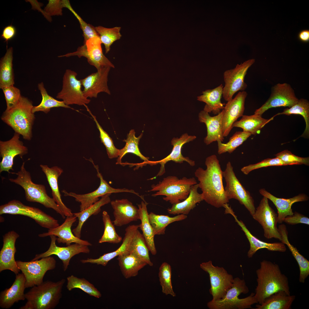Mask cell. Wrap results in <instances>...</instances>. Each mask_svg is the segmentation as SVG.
<instances>
[{"label": "cell", "instance_id": "cell-28", "mask_svg": "<svg viewBox=\"0 0 309 309\" xmlns=\"http://www.w3.org/2000/svg\"><path fill=\"white\" fill-rule=\"evenodd\" d=\"M223 113V109L219 114L213 116L203 110L199 113V121L204 123L207 127V135L204 140L207 145L215 141H223L224 137L222 133V121Z\"/></svg>", "mask_w": 309, "mask_h": 309}, {"label": "cell", "instance_id": "cell-47", "mask_svg": "<svg viewBox=\"0 0 309 309\" xmlns=\"http://www.w3.org/2000/svg\"><path fill=\"white\" fill-rule=\"evenodd\" d=\"M95 29L101 43L104 46L106 54L110 51L113 43L120 39L122 37L120 33L121 27H120L108 28L99 26L95 27Z\"/></svg>", "mask_w": 309, "mask_h": 309}, {"label": "cell", "instance_id": "cell-52", "mask_svg": "<svg viewBox=\"0 0 309 309\" xmlns=\"http://www.w3.org/2000/svg\"><path fill=\"white\" fill-rule=\"evenodd\" d=\"M63 7L68 9L77 19L80 24V27L83 31L84 37V43L89 39L94 37H99L98 34L96 32L95 27L92 25L87 23L76 13L71 6L69 0H62Z\"/></svg>", "mask_w": 309, "mask_h": 309}, {"label": "cell", "instance_id": "cell-38", "mask_svg": "<svg viewBox=\"0 0 309 309\" xmlns=\"http://www.w3.org/2000/svg\"><path fill=\"white\" fill-rule=\"evenodd\" d=\"M111 194L108 193L102 196L100 200L89 207L80 212L73 213L78 220L77 226L72 230L76 236L80 238L82 228L85 222L91 215L98 214L100 211L102 207L110 202V196Z\"/></svg>", "mask_w": 309, "mask_h": 309}, {"label": "cell", "instance_id": "cell-10", "mask_svg": "<svg viewBox=\"0 0 309 309\" xmlns=\"http://www.w3.org/2000/svg\"><path fill=\"white\" fill-rule=\"evenodd\" d=\"M200 266L209 275L211 284L209 292L213 297L211 300L216 301L223 298L233 285V276L223 267L214 266L211 260L202 263Z\"/></svg>", "mask_w": 309, "mask_h": 309}, {"label": "cell", "instance_id": "cell-7", "mask_svg": "<svg viewBox=\"0 0 309 309\" xmlns=\"http://www.w3.org/2000/svg\"><path fill=\"white\" fill-rule=\"evenodd\" d=\"M249 292L248 287L243 279L237 277L234 278L233 285L227 292L224 297L218 301L211 300L207 303L210 309H245L251 308V306L258 303L252 293L249 296L239 298V296L242 293L246 294Z\"/></svg>", "mask_w": 309, "mask_h": 309}, {"label": "cell", "instance_id": "cell-26", "mask_svg": "<svg viewBox=\"0 0 309 309\" xmlns=\"http://www.w3.org/2000/svg\"><path fill=\"white\" fill-rule=\"evenodd\" d=\"M260 193L263 196L271 201L276 207L278 211V223L282 224L286 217L293 215L292 208L293 204L295 203L308 201V197L306 195L301 193L288 199L277 197L267 191L264 189L259 191Z\"/></svg>", "mask_w": 309, "mask_h": 309}, {"label": "cell", "instance_id": "cell-12", "mask_svg": "<svg viewBox=\"0 0 309 309\" xmlns=\"http://www.w3.org/2000/svg\"><path fill=\"white\" fill-rule=\"evenodd\" d=\"M223 176L226 182L224 190L228 199L237 200L252 216L256 209L253 199L237 178L230 161L227 163L225 170L223 171Z\"/></svg>", "mask_w": 309, "mask_h": 309}, {"label": "cell", "instance_id": "cell-1", "mask_svg": "<svg viewBox=\"0 0 309 309\" xmlns=\"http://www.w3.org/2000/svg\"><path fill=\"white\" fill-rule=\"evenodd\" d=\"M205 164L206 169L199 167L195 172L203 200L215 207H223L229 200L223 186V171L219 161L213 154L206 158Z\"/></svg>", "mask_w": 309, "mask_h": 309}, {"label": "cell", "instance_id": "cell-9", "mask_svg": "<svg viewBox=\"0 0 309 309\" xmlns=\"http://www.w3.org/2000/svg\"><path fill=\"white\" fill-rule=\"evenodd\" d=\"M16 262L18 268L25 277L26 288H31L42 283L46 273L54 269L56 263L55 259L51 256L30 262L20 260Z\"/></svg>", "mask_w": 309, "mask_h": 309}, {"label": "cell", "instance_id": "cell-39", "mask_svg": "<svg viewBox=\"0 0 309 309\" xmlns=\"http://www.w3.org/2000/svg\"><path fill=\"white\" fill-rule=\"evenodd\" d=\"M242 117L240 120L233 123L232 127L241 128L243 131L251 135L259 133L261 129L273 118L267 119L255 114L250 116L243 115Z\"/></svg>", "mask_w": 309, "mask_h": 309}, {"label": "cell", "instance_id": "cell-51", "mask_svg": "<svg viewBox=\"0 0 309 309\" xmlns=\"http://www.w3.org/2000/svg\"><path fill=\"white\" fill-rule=\"evenodd\" d=\"M86 108L92 117L96 124L97 128L99 131L100 137L101 142L103 143L106 148L107 154L109 158L112 159L118 158L119 155V149H117L115 147L112 139L99 124L96 116L92 114L88 107Z\"/></svg>", "mask_w": 309, "mask_h": 309}, {"label": "cell", "instance_id": "cell-57", "mask_svg": "<svg viewBox=\"0 0 309 309\" xmlns=\"http://www.w3.org/2000/svg\"><path fill=\"white\" fill-rule=\"evenodd\" d=\"M283 222L290 225H294L300 223L309 225V218L306 216L295 211L293 215L285 217Z\"/></svg>", "mask_w": 309, "mask_h": 309}, {"label": "cell", "instance_id": "cell-41", "mask_svg": "<svg viewBox=\"0 0 309 309\" xmlns=\"http://www.w3.org/2000/svg\"><path fill=\"white\" fill-rule=\"evenodd\" d=\"M135 133L134 130H131L127 135L126 139L124 140L126 144L122 148L119 149V155L117 160L116 164H121L122 158L127 153H129L136 155L143 160L144 165L148 164L150 162L149 158L144 157L141 154L138 146L140 139L142 135V133H141L138 137H136Z\"/></svg>", "mask_w": 309, "mask_h": 309}, {"label": "cell", "instance_id": "cell-16", "mask_svg": "<svg viewBox=\"0 0 309 309\" xmlns=\"http://www.w3.org/2000/svg\"><path fill=\"white\" fill-rule=\"evenodd\" d=\"M298 100L294 90L289 84L278 83L272 87L269 98L255 110L254 114L262 116L270 108L280 107L289 108L296 104Z\"/></svg>", "mask_w": 309, "mask_h": 309}, {"label": "cell", "instance_id": "cell-34", "mask_svg": "<svg viewBox=\"0 0 309 309\" xmlns=\"http://www.w3.org/2000/svg\"><path fill=\"white\" fill-rule=\"evenodd\" d=\"M117 260L121 272L128 279L136 276L147 264L134 254L128 251L118 256Z\"/></svg>", "mask_w": 309, "mask_h": 309}, {"label": "cell", "instance_id": "cell-54", "mask_svg": "<svg viewBox=\"0 0 309 309\" xmlns=\"http://www.w3.org/2000/svg\"><path fill=\"white\" fill-rule=\"evenodd\" d=\"M1 89L6 102V110H9L16 106L22 96L20 90L14 85L5 87Z\"/></svg>", "mask_w": 309, "mask_h": 309}, {"label": "cell", "instance_id": "cell-32", "mask_svg": "<svg viewBox=\"0 0 309 309\" xmlns=\"http://www.w3.org/2000/svg\"><path fill=\"white\" fill-rule=\"evenodd\" d=\"M278 229L281 237L280 241L287 246L298 264L300 270L299 281L300 283H304L309 275V261L289 241L288 231L285 225L280 224L278 226Z\"/></svg>", "mask_w": 309, "mask_h": 309}, {"label": "cell", "instance_id": "cell-58", "mask_svg": "<svg viewBox=\"0 0 309 309\" xmlns=\"http://www.w3.org/2000/svg\"><path fill=\"white\" fill-rule=\"evenodd\" d=\"M16 29L15 27L12 25H8L3 29L1 35V38L7 43L8 42L12 39L16 34Z\"/></svg>", "mask_w": 309, "mask_h": 309}, {"label": "cell", "instance_id": "cell-21", "mask_svg": "<svg viewBox=\"0 0 309 309\" xmlns=\"http://www.w3.org/2000/svg\"><path fill=\"white\" fill-rule=\"evenodd\" d=\"M110 67H105L97 70L80 80L84 87L83 92L86 98H96L98 93L104 92L110 94L107 85Z\"/></svg>", "mask_w": 309, "mask_h": 309}, {"label": "cell", "instance_id": "cell-31", "mask_svg": "<svg viewBox=\"0 0 309 309\" xmlns=\"http://www.w3.org/2000/svg\"><path fill=\"white\" fill-rule=\"evenodd\" d=\"M40 167L45 175L52 190L53 199L61 208L65 216L67 217L74 215L71 210L63 202L59 190L58 179L63 173V170L57 166L49 167L47 165L41 164Z\"/></svg>", "mask_w": 309, "mask_h": 309}, {"label": "cell", "instance_id": "cell-48", "mask_svg": "<svg viewBox=\"0 0 309 309\" xmlns=\"http://www.w3.org/2000/svg\"><path fill=\"white\" fill-rule=\"evenodd\" d=\"M251 134L243 131H237L229 139L226 143L218 141V153L221 154L226 152L232 153L236 149L245 141Z\"/></svg>", "mask_w": 309, "mask_h": 309}, {"label": "cell", "instance_id": "cell-59", "mask_svg": "<svg viewBox=\"0 0 309 309\" xmlns=\"http://www.w3.org/2000/svg\"><path fill=\"white\" fill-rule=\"evenodd\" d=\"M298 37L301 41L308 43L309 41V30L306 29L300 31L298 35Z\"/></svg>", "mask_w": 309, "mask_h": 309}, {"label": "cell", "instance_id": "cell-8", "mask_svg": "<svg viewBox=\"0 0 309 309\" xmlns=\"http://www.w3.org/2000/svg\"><path fill=\"white\" fill-rule=\"evenodd\" d=\"M5 214L28 217L42 227L49 229L59 225L57 220L40 209L26 205L17 200H13L0 206V214Z\"/></svg>", "mask_w": 309, "mask_h": 309}, {"label": "cell", "instance_id": "cell-46", "mask_svg": "<svg viewBox=\"0 0 309 309\" xmlns=\"http://www.w3.org/2000/svg\"><path fill=\"white\" fill-rule=\"evenodd\" d=\"M67 288L71 291L79 288L91 296L99 298L102 296L100 292L92 284L84 278H80L72 275L67 278Z\"/></svg>", "mask_w": 309, "mask_h": 309}, {"label": "cell", "instance_id": "cell-6", "mask_svg": "<svg viewBox=\"0 0 309 309\" xmlns=\"http://www.w3.org/2000/svg\"><path fill=\"white\" fill-rule=\"evenodd\" d=\"M197 184L194 177H184L180 179L175 176H169L165 178L158 183L153 184L148 192H157L152 196L155 197L164 195L163 199L173 205L183 201L188 196L191 187Z\"/></svg>", "mask_w": 309, "mask_h": 309}, {"label": "cell", "instance_id": "cell-53", "mask_svg": "<svg viewBox=\"0 0 309 309\" xmlns=\"http://www.w3.org/2000/svg\"><path fill=\"white\" fill-rule=\"evenodd\" d=\"M288 165L286 163L276 157L272 159L267 158L257 163L244 166L241 169V171L244 174L247 175L252 171L262 168L272 166Z\"/></svg>", "mask_w": 309, "mask_h": 309}, {"label": "cell", "instance_id": "cell-5", "mask_svg": "<svg viewBox=\"0 0 309 309\" xmlns=\"http://www.w3.org/2000/svg\"><path fill=\"white\" fill-rule=\"evenodd\" d=\"M25 163H23L17 173H13L17 175V177L9 178V181L22 187L27 201L38 203L46 208L52 209L64 219L65 216L62 210L53 198L48 195L45 186L33 182L30 173L25 169Z\"/></svg>", "mask_w": 309, "mask_h": 309}, {"label": "cell", "instance_id": "cell-4", "mask_svg": "<svg viewBox=\"0 0 309 309\" xmlns=\"http://www.w3.org/2000/svg\"><path fill=\"white\" fill-rule=\"evenodd\" d=\"M33 106L27 98L22 96L17 104L13 107L5 110L1 120L10 126L25 140H30L32 137V128L35 119L32 112Z\"/></svg>", "mask_w": 309, "mask_h": 309}, {"label": "cell", "instance_id": "cell-3", "mask_svg": "<svg viewBox=\"0 0 309 309\" xmlns=\"http://www.w3.org/2000/svg\"><path fill=\"white\" fill-rule=\"evenodd\" d=\"M66 280H47L32 287L25 294L27 302L20 309H53L59 304Z\"/></svg>", "mask_w": 309, "mask_h": 309}, {"label": "cell", "instance_id": "cell-11", "mask_svg": "<svg viewBox=\"0 0 309 309\" xmlns=\"http://www.w3.org/2000/svg\"><path fill=\"white\" fill-rule=\"evenodd\" d=\"M88 160L92 163L96 170L97 176L100 179V184L98 188L92 192L83 194H78L72 192H68L65 190L62 191L64 196L73 197L76 201L80 203V211L87 209L98 201L100 197L108 193L128 192L140 196L138 193L133 190L126 188L116 189L112 187L104 179L102 175L99 172L98 165L94 164L91 158Z\"/></svg>", "mask_w": 309, "mask_h": 309}, {"label": "cell", "instance_id": "cell-50", "mask_svg": "<svg viewBox=\"0 0 309 309\" xmlns=\"http://www.w3.org/2000/svg\"><path fill=\"white\" fill-rule=\"evenodd\" d=\"M171 268L170 264L165 262L163 263L159 268V277L162 292L167 295L173 297L176 296L174 292L171 281Z\"/></svg>", "mask_w": 309, "mask_h": 309}, {"label": "cell", "instance_id": "cell-18", "mask_svg": "<svg viewBox=\"0 0 309 309\" xmlns=\"http://www.w3.org/2000/svg\"><path fill=\"white\" fill-rule=\"evenodd\" d=\"M49 236L51 241L48 249L44 252L36 254L31 261L55 255L62 261L63 270L65 271L68 269L70 260L73 256L80 253H89L90 252L88 246L78 243L70 244L64 247L58 246L56 244L57 238L56 236L53 235Z\"/></svg>", "mask_w": 309, "mask_h": 309}, {"label": "cell", "instance_id": "cell-22", "mask_svg": "<svg viewBox=\"0 0 309 309\" xmlns=\"http://www.w3.org/2000/svg\"><path fill=\"white\" fill-rule=\"evenodd\" d=\"M19 237L14 231H9L3 236V245L0 251V272L9 270L17 275L20 271L15 257L16 251L15 243Z\"/></svg>", "mask_w": 309, "mask_h": 309}, {"label": "cell", "instance_id": "cell-33", "mask_svg": "<svg viewBox=\"0 0 309 309\" xmlns=\"http://www.w3.org/2000/svg\"><path fill=\"white\" fill-rule=\"evenodd\" d=\"M223 87L221 84L214 89L206 90L202 92V95L197 97L198 101L206 103L204 111L217 115L224 109L225 104L221 101Z\"/></svg>", "mask_w": 309, "mask_h": 309}, {"label": "cell", "instance_id": "cell-2", "mask_svg": "<svg viewBox=\"0 0 309 309\" xmlns=\"http://www.w3.org/2000/svg\"><path fill=\"white\" fill-rule=\"evenodd\" d=\"M257 286L254 296L258 303L260 304L267 297L280 291L290 295L288 280L283 274L279 265L264 260L256 271Z\"/></svg>", "mask_w": 309, "mask_h": 309}, {"label": "cell", "instance_id": "cell-49", "mask_svg": "<svg viewBox=\"0 0 309 309\" xmlns=\"http://www.w3.org/2000/svg\"><path fill=\"white\" fill-rule=\"evenodd\" d=\"M102 219L104 226V232L98 242H108L118 243L122 240V237L117 233L110 216L107 212L104 211L102 213Z\"/></svg>", "mask_w": 309, "mask_h": 309}, {"label": "cell", "instance_id": "cell-15", "mask_svg": "<svg viewBox=\"0 0 309 309\" xmlns=\"http://www.w3.org/2000/svg\"><path fill=\"white\" fill-rule=\"evenodd\" d=\"M77 75L74 71L69 69L66 70L63 78L62 89L56 96L57 98L62 100L68 106L76 104L85 106L90 101L84 96L81 81L76 78Z\"/></svg>", "mask_w": 309, "mask_h": 309}, {"label": "cell", "instance_id": "cell-55", "mask_svg": "<svg viewBox=\"0 0 309 309\" xmlns=\"http://www.w3.org/2000/svg\"><path fill=\"white\" fill-rule=\"evenodd\" d=\"M288 165H309V157H302L295 155L288 150H285L275 155Z\"/></svg>", "mask_w": 309, "mask_h": 309}, {"label": "cell", "instance_id": "cell-24", "mask_svg": "<svg viewBox=\"0 0 309 309\" xmlns=\"http://www.w3.org/2000/svg\"><path fill=\"white\" fill-rule=\"evenodd\" d=\"M75 215L67 217L64 221L60 225L54 228L49 229L47 232L39 234L40 237H43L52 235L57 236V241L58 243L66 244L67 246L72 243H78L88 246L92 245L87 241L80 239L76 236L71 230L73 224L77 220Z\"/></svg>", "mask_w": 309, "mask_h": 309}, {"label": "cell", "instance_id": "cell-45", "mask_svg": "<svg viewBox=\"0 0 309 309\" xmlns=\"http://www.w3.org/2000/svg\"><path fill=\"white\" fill-rule=\"evenodd\" d=\"M284 114L290 115L291 114H299L304 118L306 123V127L301 137L308 138L309 136V102L304 98L299 99L298 102L295 105L289 108L284 109L283 111L279 113L277 115Z\"/></svg>", "mask_w": 309, "mask_h": 309}, {"label": "cell", "instance_id": "cell-42", "mask_svg": "<svg viewBox=\"0 0 309 309\" xmlns=\"http://www.w3.org/2000/svg\"><path fill=\"white\" fill-rule=\"evenodd\" d=\"M150 223L154 235L164 234L167 226L173 222L182 221L187 217L186 215L179 214L174 217L159 215L151 212L148 215Z\"/></svg>", "mask_w": 309, "mask_h": 309}, {"label": "cell", "instance_id": "cell-44", "mask_svg": "<svg viewBox=\"0 0 309 309\" xmlns=\"http://www.w3.org/2000/svg\"><path fill=\"white\" fill-rule=\"evenodd\" d=\"M149 251L144 238L138 229L130 243L128 251L152 266L153 264L150 258Z\"/></svg>", "mask_w": 309, "mask_h": 309}, {"label": "cell", "instance_id": "cell-36", "mask_svg": "<svg viewBox=\"0 0 309 309\" xmlns=\"http://www.w3.org/2000/svg\"><path fill=\"white\" fill-rule=\"evenodd\" d=\"M295 298L294 295L279 291L266 298L261 304L256 305L255 309H290Z\"/></svg>", "mask_w": 309, "mask_h": 309}, {"label": "cell", "instance_id": "cell-30", "mask_svg": "<svg viewBox=\"0 0 309 309\" xmlns=\"http://www.w3.org/2000/svg\"><path fill=\"white\" fill-rule=\"evenodd\" d=\"M139 227V225H131L127 227L125 229L122 243L115 251L105 253L98 258H88L86 259L81 260H80V262L83 264L90 263L105 266L109 261L114 258L128 251L130 243Z\"/></svg>", "mask_w": 309, "mask_h": 309}, {"label": "cell", "instance_id": "cell-27", "mask_svg": "<svg viewBox=\"0 0 309 309\" xmlns=\"http://www.w3.org/2000/svg\"><path fill=\"white\" fill-rule=\"evenodd\" d=\"M26 279L23 273L16 275L11 286L0 294V306L3 309L10 308L16 302L25 299L24 293Z\"/></svg>", "mask_w": 309, "mask_h": 309}, {"label": "cell", "instance_id": "cell-29", "mask_svg": "<svg viewBox=\"0 0 309 309\" xmlns=\"http://www.w3.org/2000/svg\"><path fill=\"white\" fill-rule=\"evenodd\" d=\"M228 213L231 214L234 217L235 221L240 226L249 241L250 248L247 253V255L249 258H252L257 251L261 249H266L271 251L282 252L286 251V248L285 245L282 242L268 243L260 240L251 233L242 221L238 219L232 210L230 211Z\"/></svg>", "mask_w": 309, "mask_h": 309}, {"label": "cell", "instance_id": "cell-43", "mask_svg": "<svg viewBox=\"0 0 309 309\" xmlns=\"http://www.w3.org/2000/svg\"><path fill=\"white\" fill-rule=\"evenodd\" d=\"M37 88L42 96V100L38 105L33 106L32 112H35L41 111L47 114L53 108L62 107L66 108H70L69 106L66 105L63 101L58 100L49 95L44 86L43 82L38 84Z\"/></svg>", "mask_w": 309, "mask_h": 309}, {"label": "cell", "instance_id": "cell-23", "mask_svg": "<svg viewBox=\"0 0 309 309\" xmlns=\"http://www.w3.org/2000/svg\"><path fill=\"white\" fill-rule=\"evenodd\" d=\"M196 138V136L189 135L187 133L182 135L179 138H173L171 141V144L173 146V147L169 154L160 161H150L149 164L150 165H154L159 163L161 165L157 177L161 176L165 173V165L169 161H173L176 163H180L185 161L191 166L195 165L194 161L190 159L188 157H184L182 155L181 149L185 144L193 141Z\"/></svg>", "mask_w": 309, "mask_h": 309}, {"label": "cell", "instance_id": "cell-56", "mask_svg": "<svg viewBox=\"0 0 309 309\" xmlns=\"http://www.w3.org/2000/svg\"><path fill=\"white\" fill-rule=\"evenodd\" d=\"M48 3L45 7L44 11L48 16L62 15L63 8L62 0H49Z\"/></svg>", "mask_w": 309, "mask_h": 309}, {"label": "cell", "instance_id": "cell-20", "mask_svg": "<svg viewBox=\"0 0 309 309\" xmlns=\"http://www.w3.org/2000/svg\"><path fill=\"white\" fill-rule=\"evenodd\" d=\"M247 95L246 91H240L234 98L225 104L222 121V131L224 137L229 135L233 128V123L238 118L243 115L245 101Z\"/></svg>", "mask_w": 309, "mask_h": 309}, {"label": "cell", "instance_id": "cell-13", "mask_svg": "<svg viewBox=\"0 0 309 309\" xmlns=\"http://www.w3.org/2000/svg\"><path fill=\"white\" fill-rule=\"evenodd\" d=\"M255 62L254 59H249L224 72L225 85L222 96L225 100L227 102L230 100L236 92L244 91L246 88L247 85L244 82L245 77L248 69Z\"/></svg>", "mask_w": 309, "mask_h": 309}, {"label": "cell", "instance_id": "cell-19", "mask_svg": "<svg viewBox=\"0 0 309 309\" xmlns=\"http://www.w3.org/2000/svg\"><path fill=\"white\" fill-rule=\"evenodd\" d=\"M20 134L15 132L13 137L6 141H0V153L2 159L0 163V173L13 170L14 158L19 155L21 158L27 153L28 149L19 140Z\"/></svg>", "mask_w": 309, "mask_h": 309}, {"label": "cell", "instance_id": "cell-25", "mask_svg": "<svg viewBox=\"0 0 309 309\" xmlns=\"http://www.w3.org/2000/svg\"><path fill=\"white\" fill-rule=\"evenodd\" d=\"M114 220V225L121 227L140 219L138 208L127 199L111 201Z\"/></svg>", "mask_w": 309, "mask_h": 309}, {"label": "cell", "instance_id": "cell-35", "mask_svg": "<svg viewBox=\"0 0 309 309\" xmlns=\"http://www.w3.org/2000/svg\"><path fill=\"white\" fill-rule=\"evenodd\" d=\"M147 204L144 200H142L140 204L138 205L140 220L141 222L139 225V228L142 232V234L149 251L152 255H155L157 253L154 240L155 235L148 219Z\"/></svg>", "mask_w": 309, "mask_h": 309}, {"label": "cell", "instance_id": "cell-17", "mask_svg": "<svg viewBox=\"0 0 309 309\" xmlns=\"http://www.w3.org/2000/svg\"><path fill=\"white\" fill-rule=\"evenodd\" d=\"M268 200L263 196L252 216L262 226L266 238H275L280 241L281 237L277 226V214L270 206Z\"/></svg>", "mask_w": 309, "mask_h": 309}, {"label": "cell", "instance_id": "cell-37", "mask_svg": "<svg viewBox=\"0 0 309 309\" xmlns=\"http://www.w3.org/2000/svg\"><path fill=\"white\" fill-rule=\"evenodd\" d=\"M199 188L198 183L193 185L187 197L182 201L173 205L171 208L167 209L168 213L174 215L188 214L197 203L203 200L202 194L198 192Z\"/></svg>", "mask_w": 309, "mask_h": 309}, {"label": "cell", "instance_id": "cell-14", "mask_svg": "<svg viewBox=\"0 0 309 309\" xmlns=\"http://www.w3.org/2000/svg\"><path fill=\"white\" fill-rule=\"evenodd\" d=\"M99 37H94L86 41L79 47L75 52L59 56V57L77 56L87 59L88 63L98 70L105 67L114 68V65L104 55Z\"/></svg>", "mask_w": 309, "mask_h": 309}, {"label": "cell", "instance_id": "cell-40", "mask_svg": "<svg viewBox=\"0 0 309 309\" xmlns=\"http://www.w3.org/2000/svg\"><path fill=\"white\" fill-rule=\"evenodd\" d=\"M13 48L7 50L5 55L0 61V88L14 85V74L13 69Z\"/></svg>", "mask_w": 309, "mask_h": 309}]
</instances>
